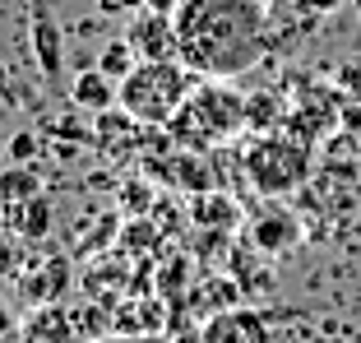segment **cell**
<instances>
[{"label":"cell","instance_id":"d6986e66","mask_svg":"<svg viewBox=\"0 0 361 343\" xmlns=\"http://www.w3.org/2000/svg\"><path fill=\"white\" fill-rule=\"evenodd\" d=\"M158 246H162V227H158V218H130L126 227H121V251L126 255H139V260H149V255H158Z\"/></svg>","mask_w":361,"mask_h":343},{"label":"cell","instance_id":"7402d4cb","mask_svg":"<svg viewBox=\"0 0 361 343\" xmlns=\"http://www.w3.org/2000/svg\"><path fill=\"white\" fill-rule=\"evenodd\" d=\"M334 88H338L343 97H357L361 102V61H343L338 70H334Z\"/></svg>","mask_w":361,"mask_h":343},{"label":"cell","instance_id":"3957f363","mask_svg":"<svg viewBox=\"0 0 361 343\" xmlns=\"http://www.w3.org/2000/svg\"><path fill=\"white\" fill-rule=\"evenodd\" d=\"M241 167H245V181L255 186L264 200H283V195L301 191L315 172V153L310 144H301L297 135L287 130H269V135H255L241 153Z\"/></svg>","mask_w":361,"mask_h":343},{"label":"cell","instance_id":"7c38bea8","mask_svg":"<svg viewBox=\"0 0 361 343\" xmlns=\"http://www.w3.org/2000/svg\"><path fill=\"white\" fill-rule=\"evenodd\" d=\"M28 14H32V52H37V65H42L47 84L61 79V32H56V14H51V0H28Z\"/></svg>","mask_w":361,"mask_h":343},{"label":"cell","instance_id":"5bb4252c","mask_svg":"<svg viewBox=\"0 0 361 343\" xmlns=\"http://www.w3.org/2000/svg\"><path fill=\"white\" fill-rule=\"evenodd\" d=\"M190 223L200 227V232H232L236 223H241V204L232 200V195L223 191H209V195H190Z\"/></svg>","mask_w":361,"mask_h":343},{"label":"cell","instance_id":"44dd1931","mask_svg":"<svg viewBox=\"0 0 361 343\" xmlns=\"http://www.w3.org/2000/svg\"><path fill=\"white\" fill-rule=\"evenodd\" d=\"M75 330H79V334H88V339L106 334V330H111V306H106V301H93V297H88L84 306L75 311Z\"/></svg>","mask_w":361,"mask_h":343},{"label":"cell","instance_id":"cb8c5ba5","mask_svg":"<svg viewBox=\"0 0 361 343\" xmlns=\"http://www.w3.org/2000/svg\"><path fill=\"white\" fill-rule=\"evenodd\" d=\"M97 14H106V19H121V14H139L144 10V0H93Z\"/></svg>","mask_w":361,"mask_h":343},{"label":"cell","instance_id":"5b68a950","mask_svg":"<svg viewBox=\"0 0 361 343\" xmlns=\"http://www.w3.org/2000/svg\"><path fill=\"white\" fill-rule=\"evenodd\" d=\"M338 107H343V93L319 79H306L301 88H292V107H287V135H297L301 144L315 149L319 140H329L338 130Z\"/></svg>","mask_w":361,"mask_h":343},{"label":"cell","instance_id":"e0dca14e","mask_svg":"<svg viewBox=\"0 0 361 343\" xmlns=\"http://www.w3.org/2000/svg\"><path fill=\"white\" fill-rule=\"evenodd\" d=\"M37 195H42V172L32 162H10L0 172V204L5 209H19V204L37 200Z\"/></svg>","mask_w":361,"mask_h":343},{"label":"cell","instance_id":"277c9868","mask_svg":"<svg viewBox=\"0 0 361 343\" xmlns=\"http://www.w3.org/2000/svg\"><path fill=\"white\" fill-rule=\"evenodd\" d=\"M190 93L195 70H185L180 61H139L135 75L121 79V107L144 126H167Z\"/></svg>","mask_w":361,"mask_h":343},{"label":"cell","instance_id":"ac0fdd59","mask_svg":"<svg viewBox=\"0 0 361 343\" xmlns=\"http://www.w3.org/2000/svg\"><path fill=\"white\" fill-rule=\"evenodd\" d=\"M5 218H10V227L19 236H28V241H47V236H51V200H47V195L19 204V209H5Z\"/></svg>","mask_w":361,"mask_h":343},{"label":"cell","instance_id":"9c48e42d","mask_svg":"<svg viewBox=\"0 0 361 343\" xmlns=\"http://www.w3.org/2000/svg\"><path fill=\"white\" fill-rule=\"evenodd\" d=\"M250 246L259 251V255H283V251H292L301 241V218L287 214V209H264V214L250 218Z\"/></svg>","mask_w":361,"mask_h":343},{"label":"cell","instance_id":"4dcf8cb0","mask_svg":"<svg viewBox=\"0 0 361 343\" xmlns=\"http://www.w3.org/2000/svg\"><path fill=\"white\" fill-rule=\"evenodd\" d=\"M348 5H352V10H357V14H361V0H348Z\"/></svg>","mask_w":361,"mask_h":343},{"label":"cell","instance_id":"6da1fadb","mask_svg":"<svg viewBox=\"0 0 361 343\" xmlns=\"http://www.w3.org/2000/svg\"><path fill=\"white\" fill-rule=\"evenodd\" d=\"M180 65L200 79H241L274 52V14L264 0H180Z\"/></svg>","mask_w":361,"mask_h":343},{"label":"cell","instance_id":"484cf974","mask_svg":"<svg viewBox=\"0 0 361 343\" xmlns=\"http://www.w3.org/2000/svg\"><path fill=\"white\" fill-rule=\"evenodd\" d=\"M126 209H130V214H144V209H149V186H144V181H135V186H130V191H126Z\"/></svg>","mask_w":361,"mask_h":343},{"label":"cell","instance_id":"9a60e30c","mask_svg":"<svg viewBox=\"0 0 361 343\" xmlns=\"http://www.w3.org/2000/svg\"><path fill=\"white\" fill-rule=\"evenodd\" d=\"M70 97H75V107H84V112H106V107H116L121 102V84L116 79H106L102 70H79L75 75V84H70Z\"/></svg>","mask_w":361,"mask_h":343},{"label":"cell","instance_id":"f546056e","mask_svg":"<svg viewBox=\"0 0 361 343\" xmlns=\"http://www.w3.org/2000/svg\"><path fill=\"white\" fill-rule=\"evenodd\" d=\"M14 334V320H10V306H5V301H0V339H10Z\"/></svg>","mask_w":361,"mask_h":343},{"label":"cell","instance_id":"52a82bcc","mask_svg":"<svg viewBox=\"0 0 361 343\" xmlns=\"http://www.w3.org/2000/svg\"><path fill=\"white\" fill-rule=\"evenodd\" d=\"M75 274H70V260L65 255H47L42 265H32L28 274H19V301L23 306H47V301H61L70 292Z\"/></svg>","mask_w":361,"mask_h":343},{"label":"cell","instance_id":"603a6c76","mask_svg":"<svg viewBox=\"0 0 361 343\" xmlns=\"http://www.w3.org/2000/svg\"><path fill=\"white\" fill-rule=\"evenodd\" d=\"M5 153H10V162H32L37 158V135H32V130H19V135L5 144Z\"/></svg>","mask_w":361,"mask_h":343},{"label":"cell","instance_id":"7a4b0ae2","mask_svg":"<svg viewBox=\"0 0 361 343\" xmlns=\"http://www.w3.org/2000/svg\"><path fill=\"white\" fill-rule=\"evenodd\" d=\"M171 135L176 149H190V153H209L218 144H227L236 130H245V97L236 88H227V79H204L185 107L162 126Z\"/></svg>","mask_w":361,"mask_h":343},{"label":"cell","instance_id":"f1b7e54d","mask_svg":"<svg viewBox=\"0 0 361 343\" xmlns=\"http://www.w3.org/2000/svg\"><path fill=\"white\" fill-rule=\"evenodd\" d=\"M144 10H153V14H176L180 0H144Z\"/></svg>","mask_w":361,"mask_h":343},{"label":"cell","instance_id":"1f68e13d","mask_svg":"<svg viewBox=\"0 0 361 343\" xmlns=\"http://www.w3.org/2000/svg\"><path fill=\"white\" fill-rule=\"evenodd\" d=\"M264 5H269V10H274V5H278V0H264Z\"/></svg>","mask_w":361,"mask_h":343},{"label":"cell","instance_id":"d4e9b609","mask_svg":"<svg viewBox=\"0 0 361 343\" xmlns=\"http://www.w3.org/2000/svg\"><path fill=\"white\" fill-rule=\"evenodd\" d=\"M338 126L348 130V135H361V102H357V97H343V107H338Z\"/></svg>","mask_w":361,"mask_h":343},{"label":"cell","instance_id":"4316f807","mask_svg":"<svg viewBox=\"0 0 361 343\" xmlns=\"http://www.w3.org/2000/svg\"><path fill=\"white\" fill-rule=\"evenodd\" d=\"M297 10H306L310 19H319V14H338L343 0H297Z\"/></svg>","mask_w":361,"mask_h":343},{"label":"cell","instance_id":"8992f818","mask_svg":"<svg viewBox=\"0 0 361 343\" xmlns=\"http://www.w3.org/2000/svg\"><path fill=\"white\" fill-rule=\"evenodd\" d=\"M126 37L139 52V61H180V37H176V19H171V14L139 10L135 19H130Z\"/></svg>","mask_w":361,"mask_h":343},{"label":"cell","instance_id":"8fae6325","mask_svg":"<svg viewBox=\"0 0 361 343\" xmlns=\"http://www.w3.org/2000/svg\"><path fill=\"white\" fill-rule=\"evenodd\" d=\"M19 339L23 343H75V311L61 306V301H47V306H32L19 325Z\"/></svg>","mask_w":361,"mask_h":343},{"label":"cell","instance_id":"4fadbf2b","mask_svg":"<svg viewBox=\"0 0 361 343\" xmlns=\"http://www.w3.org/2000/svg\"><path fill=\"white\" fill-rule=\"evenodd\" d=\"M171 186H176L185 200H190V195L218 191V172H213L209 153H190V149H176V153H171Z\"/></svg>","mask_w":361,"mask_h":343},{"label":"cell","instance_id":"ba28073f","mask_svg":"<svg viewBox=\"0 0 361 343\" xmlns=\"http://www.w3.org/2000/svg\"><path fill=\"white\" fill-rule=\"evenodd\" d=\"M232 306H241V279H232V274H213V269L195 274L190 292H185V311L213 320V315L232 311Z\"/></svg>","mask_w":361,"mask_h":343},{"label":"cell","instance_id":"2e32d148","mask_svg":"<svg viewBox=\"0 0 361 343\" xmlns=\"http://www.w3.org/2000/svg\"><path fill=\"white\" fill-rule=\"evenodd\" d=\"M287 102L283 93L274 88H259V93H245V130H255V135H269V130H283L287 126Z\"/></svg>","mask_w":361,"mask_h":343},{"label":"cell","instance_id":"83f0119b","mask_svg":"<svg viewBox=\"0 0 361 343\" xmlns=\"http://www.w3.org/2000/svg\"><path fill=\"white\" fill-rule=\"evenodd\" d=\"M14 269H19V251H14L10 241H0V279H10Z\"/></svg>","mask_w":361,"mask_h":343},{"label":"cell","instance_id":"ffe728a7","mask_svg":"<svg viewBox=\"0 0 361 343\" xmlns=\"http://www.w3.org/2000/svg\"><path fill=\"white\" fill-rule=\"evenodd\" d=\"M139 65V52L130 47V37H116V42H102V52H97V70H102L106 79H130Z\"/></svg>","mask_w":361,"mask_h":343},{"label":"cell","instance_id":"30bf717a","mask_svg":"<svg viewBox=\"0 0 361 343\" xmlns=\"http://www.w3.org/2000/svg\"><path fill=\"white\" fill-rule=\"evenodd\" d=\"M204 343H269V320L255 306H232V311L204 320Z\"/></svg>","mask_w":361,"mask_h":343}]
</instances>
